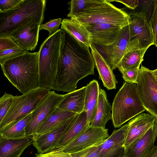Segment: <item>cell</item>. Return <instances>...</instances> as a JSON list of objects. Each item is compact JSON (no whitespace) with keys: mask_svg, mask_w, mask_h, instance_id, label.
I'll list each match as a JSON object with an SVG mask.
<instances>
[{"mask_svg":"<svg viewBox=\"0 0 157 157\" xmlns=\"http://www.w3.org/2000/svg\"><path fill=\"white\" fill-rule=\"evenodd\" d=\"M95 65L89 48L79 43L65 31L52 90L68 93L75 90L79 80L94 75Z\"/></svg>","mask_w":157,"mask_h":157,"instance_id":"cell-1","label":"cell"},{"mask_svg":"<svg viewBox=\"0 0 157 157\" xmlns=\"http://www.w3.org/2000/svg\"><path fill=\"white\" fill-rule=\"evenodd\" d=\"M1 66L4 75L22 94L39 87L38 52L27 51Z\"/></svg>","mask_w":157,"mask_h":157,"instance_id":"cell-2","label":"cell"},{"mask_svg":"<svg viewBox=\"0 0 157 157\" xmlns=\"http://www.w3.org/2000/svg\"><path fill=\"white\" fill-rule=\"evenodd\" d=\"M65 35L59 29L41 44L39 52V87L52 90Z\"/></svg>","mask_w":157,"mask_h":157,"instance_id":"cell-3","label":"cell"},{"mask_svg":"<svg viewBox=\"0 0 157 157\" xmlns=\"http://www.w3.org/2000/svg\"><path fill=\"white\" fill-rule=\"evenodd\" d=\"M46 2V0H25L17 9L0 13V36H10L31 22L42 24Z\"/></svg>","mask_w":157,"mask_h":157,"instance_id":"cell-4","label":"cell"},{"mask_svg":"<svg viewBox=\"0 0 157 157\" xmlns=\"http://www.w3.org/2000/svg\"><path fill=\"white\" fill-rule=\"evenodd\" d=\"M71 18L83 26L108 23L125 27L131 21L129 14L106 0H94L82 12Z\"/></svg>","mask_w":157,"mask_h":157,"instance_id":"cell-5","label":"cell"},{"mask_svg":"<svg viewBox=\"0 0 157 157\" xmlns=\"http://www.w3.org/2000/svg\"><path fill=\"white\" fill-rule=\"evenodd\" d=\"M145 110L139 96L136 84L126 82L116 94L112 106L113 127L119 128Z\"/></svg>","mask_w":157,"mask_h":157,"instance_id":"cell-6","label":"cell"},{"mask_svg":"<svg viewBox=\"0 0 157 157\" xmlns=\"http://www.w3.org/2000/svg\"><path fill=\"white\" fill-rule=\"evenodd\" d=\"M50 91L49 90L38 87L21 95L13 96L8 111L0 122V132L33 112Z\"/></svg>","mask_w":157,"mask_h":157,"instance_id":"cell-7","label":"cell"},{"mask_svg":"<svg viewBox=\"0 0 157 157\" xmlns=\"http://www.w3.org/2000/svg\"><path fill=\"white\" fill-rule=\"evenodd\" d=\"M129 24V40L126 53L134 51L147 49L154 44L151 23L144 12L131 13ZM125 53V54H126Z\"/></svg>","mask_w":157,"mask_h":157,"instance_id":"cell-8","label":"cell"},{"mask_svg":"<svg viewBox=\"0 0 157 157\" xmlns=\"http://www.w3.org/2000/svg\"><path fill=\"white\" fill-rule=\"evenodd\" d=\"M138 93L145 110L157 118V84L152 70L141 66L137 83Z\"/></svg>","mask_w":157,"mask_h":157,"instance_id":"cell-9","label":"cell"},{"mask_svg":"<svg viewBox=\"0 0 157 157\" xmlns=\"http://www.w3.org/2000/svg\"><path fill=\"white\" fill-rule=\"evenodd\" d=\"M65 94L50 91L48 95L32 112L31 120L25 128L26 136L34 135L41 125L58 107Z\"/></svg>","mask_w":157,"mask_h":157,"instance_id":"cell-10","label":"cell"},{"mask_svg":"<svg viewBox=\"0 0 157 157\" xmlns=\"http://www.w3.org/2000/svg\"><path fill=\"white\" fill-rule=\"evenodd\" d=\"M129 40V30L128 25L122 29L117 38L112 44L105 46H93L113 70L117 68L125 54Z\"/></svg>","mask_w":157,"mask_h":157,"instance_id":"cell-11","label":"cell"},{"mask_svg":"<svg viewBox=\"0 0 157 157\" xmlns=\"http://www.w3.org/2000/svg\"><path fill=\"white\" fill-rule=\"evenodd\" d=\"M109 136L108 129L90 125L71 142L57 151L71 154L76 152L91 147L100 145Z\"/></svg>","mask_w":157,"mask_h":157,"instance_id":"cell-12","label":"cell"},{"mask_svg":"<svg viewBox=\"0 0 157 157\" xmlns=\"http://www.w3.org/2000/svg\"><path fill=\"white\" fill-rule=\"evenodd\" d=\"M79 114L71 117L59 126L44 134L34 136L33 144L38 154H43L51 151L57 145L61 136L71 127Z\"/></svg>","mask_w":157,"mask_h":157,"instance_id":"cell-13","label":"cell"},{"mask_svg":"<svg viewBox=\"0 0 157 157\" xmlns=\"http://www.w3.org/2000/svg\"><path fill=\"white\" fill-rule=\"evenodd\" d=\"M128 123L114 130L110 136L99 146L100 157H121L124 153V144Z\"/></svg>","mask_w":157,"mask_h":157,"instance_id":"cell-14","label":"cell"},{"mask_svg":"<svg viewBox=\"0 0 157 157\" xmlns=\"http://www.w3.org/2000/svg\"><path fill=\"white\" fill-rule=\"evenodd\" d=\"M91 33V44L93 46H107L113 43L124 27L108 23L84 26Z\"/></svg>","mask_w":157,"mask_h":157,"instance_id":"cell-15","label":"cell"},{"mask_svg":"<svg viewBox=\"0 0 157 157\" xmlns=\"http://www.w3.org/2000/svg\"><path fill=\"white\" fill-rule=\"evenodd\" d=\"M157 137V123L153 125L144 134L124 148V157H141L155 146Z\"/></svg>","mask_w":157,"mask_h":157,"instance_id":"cell-16","label":"cell"},{"mask_svg":"<svg viewBox=\"0 0 157 157\" xmlns=\"http://www.w3.org/2000/svg\"><path fill=\"white\" fill-rule=\"evenodd\" d=\"M40 25L37 22H30L16 30L10 36L21 48L27 51L34 50L37 45Z\"/></svg>","mask_w":157,"mask_h":157,"instance_id":"cell-17","label":"cell"},{"mask_svg":"<svg viewBox=\"0 0 157 157\" xmlns=\"http://www.w3.org/2000/svg\"><path fill=\"white\" fill-rule=\"evenodd\" d=\"M155 118L151 114L143 113L134 117L128 122L124 148L144 134L154 124Z\"/></svg>","mask_w":157,"mask_h":157,"instance_id":"cell-18","label":"cell"},{"mask_svg":"<svg viewBox=\"0 0 157 157\" xmlns=\"http://www.w3.org/2000/svg\"><path fill=\"white\" fill-rule=\"evenodd\" d=\"M34 141L33 135L14 139L0 136V157H19Z\"/></svg>","mask_w":157,"mask_h":157,"instance_id":"cell-19","label":"cell"},{"mask_svg":"<svg viewBox=\"0 0 157 157\" xmlns=\"http://www.w3.org/2000/svg\"><path fill=\"white\" fill-rule=\"evenodd\" d=\"M91 52L95 65L104 86L108 90L116 89L118 83L113 70L103 57L91 44L90 45Z\"/></svg>","mask_w":157,"mask_h":157,"instance_id":"cell-20","label":"cell"},{"mask_svg":"<svg viewBox=\"0 0 157 157\" xmlns=\"http://www.w3.org/2000/svg\"><path fill=\"white\" fill-rule=\"evenodd\" d=\"M90 125L87 121V113L83 110L79 114L69 128L61 136L57 146L49 152L62 149L80 135Z\"/></svg>","mask_w":157,"mask_h":157,"instance_id":"cell-21","label":"cell"},{"mask_svg":"<svg viewBox=\"0 0 157 157\" xmlns=\"http://www.w3.org/2000/svg\"><path fill=\"white\" fill-rule=\"evenodd\" d=\"M112 107L105 91L100 87L98 106L96 114L90 125L105 129L107 122L111 119Z\"/></svg>","mask_w":157,"mask_h":157,"instance_id":"cell-22","label":"cell"},{"mask_svg":"<svg viewBox=\"0 0 157 157\" xmlns=\"http://www.w3.org/2000/svg\"><path fill=\"white\" fill-rule=\"evenodd\" d=\"M86 86L65 94L58 107L63 110L79 114L84 110Z\"/></svg>","mask_w":157,"mask_h":157,"instance_id":"cell-23","label":"cell"},{"mask_svg":"<svg viewBox=\"0 0 157 157\" xmlns=\"http://www.w3.org/2000/svg\"><path fill=\"white\" fill-rule=\"evenodd\" d=\"M61 29L79 43L90 48L91 33L77 21L71 18L64 19L62 21Z\"/></svg>","mask_w":157,"mask_h":157,"instance_id":"cell-24","label":"cell"},{"mask_svg":"<svg viewBox=\"0 0 157 157\" xmlns=\"http://www.w3.org/2000/svg\"><path fill=\"white\" fill-rule=\"evenodd\" d=\"M86 88L83 110L87 113V121L90 124L96 113L100 87L98 81L94 79L86 86Z\"/></svg>","mask_w":157,"mask_h":157,"instance_id":"cell-25","label":"cell"},{"mask_svg":"<svg viewBox=\"0 0 157 157\" xmlns=\"http://www.w3.org/2000/svg\"><path fill=\"white\" fill-rule=\"evenodd\" d=\"M76 114L57 107L39 127L33 136L41 135L51 131Z\"/></svg>","mask_w":157,"mask_h":157,"instance_id":"cell-26","label":"cell"},{"mask_svg":"<svg viewBox=\"0 0 157 157\" xmlns=\"http://www.w3.org/2000/svg\"><path fill=\"white\" fill-rule=\"evenodd\" d=\"M32 112L23 117L11 126L0 132V136L6 139H17L25 137V128L31 120Z\"/></svg>","mask_w":157,"mask_h":157,"instance_id":"cell-27","label":"cell"},{"mask_svg":"<svg viewBox=\"0 0 157 157\" xmlns=\"http://www.w3.org/2000/svg\"><path fill=\"white\" fill-rule=\"evenodd\" d=\"M147 49L138 50L126 53L121 59L117 68L121 71L140 67L141 63L144 60V56Z\"/></svg>","mask_w":157,"mask_h":157,"instance_id":"cell-28","label":"cell"},{"mask_svg":"<svg viewBox=\"0 0 157 157\" xmlns=\"http://www.w3.org/2000/svg\"><path fill=\"white\" fill-rule=\"evenodd\" d=\"M94 0H71L68 2L70 12L67 17L70 18L76 16L91 4Z\"/></svg>","mask_w":157,"mask_h":157,"instance_id":"cell-29","label":"cell"},{"mask_svg":"<svg viewBox=\"0 0 157 157\" xmlns=\"http://www.w3.org/2000/svg\"><path fill=\"white\" fill-rule=\"evenodd\" d=\"M13 96L5 92L0 98V122L3 119L11 106Z\"/></svg>","mask_w":157,"mask_h":157,"instance_id":"cell-30","label":"cell"},{"mask_svg":"<svg viewBox=\"0 0 157 157\" xmlns=\"http://www.w3.org/2000/svg\"><path fill=\"white\" fill-rule=\"evenodd\" d=\"M27 51L21 47L11 48L0 52V63L25 53Z\"/></svg>","mask_w":157,"mask_h":157,"instance_id":"cell-31","label":"cell"},{"mask_svg":"<svg viewBox=\"0 0 157 157\" xmlns=\"http://www.w3.org/2000/svg\"><path fill=\"white\" fill-rule=\"evenodd\" d=\"M25 0H0V13L10 11L18 8Z\"/></svg>","mask_w":157,"mask_h":157,"instance_id":"cell-32","label":"cell"},{"mask_svg":"<svg viewBox=\"0 0 157 157\" xmlns=\"http://www.w3.org/2000/svg\"><path fill=\"white\" fill-rule=\"evenodd\" d=\"M99 146L91 147L71 154L72 157H100Z\"/></svg>","mask_w":157,"mask_h":157,"instance_id":"cell-33","label":"cell"},{"mask_svg":"<svg viewBox=\"0 0 157 157\" xmlns=\"http://www.w3.org/2000/svg\"><path fill=\"white\" fill-rule=\"evenodd\" d=\"M140 67L124 70L120 72L122 75V77L125 82L136 84L138 78Z\"/></svg>","mask_w":157,"mask_h":157,"instance_id":"cell-34","label":"cell"},{"mask_svg":"<svg viewBox=\"0 0 157 157\" xmlns=\"http://www.w3.org/2000/svg\"><path fill=\"white\" fill-rule=\"evenodd\" d=\"M62 19L61 18L51 19L46 23L42 24L40 25V31L42 29L47 30L50 36L59 29V25L61 24Z\"/></svg>","mask_w":157,"mask_h":157,"instance_id":"cell-35","label":"cell"},{"mask_svg":"<svg viewBox=\"0 0 157 157\" xmlns=\"http://www.w3.org/2000/svg\"><path fill=\"white\" fill-rule=\"evenodd\" d=\"M19 47L18 44L10 36H0V52Z\"/></svg>","mask_w":157,"mask_h":157,"instance_id":"cell-36","label":"cell"},{"mask_svg":"<svg viewBox=\"0 0 157 157\" xmlns=\"http://www.w3.org/2000/svg\"><path fill=\"white\" fill-rule=\"evenodd\" d=\"M150 22L151 26L154 40V45L157 47V0L155 1L153 10Z\"/></svg>","mask_w":157,"mask_h":157,"instance_id":"cell-37","label":"cell"},{"mask_svg":"<svg viewBox=\"0 0 157 157\" xmlns=\"http://www.w3.org/2000/svg\"><path fill=\"white\" fill-rule=\"evenodd\" d=\"M34 157H72L71 153L61 151H55L43 154H36Z\"/></svg>","mask_w":157,"mask_h":157,"instance_id":"cell-38","label":"cell"},{"mask_svg":"<svg viewBox=\"0 0 157 157\" xmlns=\"http://www.w3.org/2000/svg\"><path fill=\"white\" fill-rule=\"evenodd\" d=\"M111 2L115 1L122 3L128 8L134 10L137 7L139 4L138 0H108Z\"/></svg>","mask_w":157,"mask_h":157,"instance_id":"cell-39","label":"cell"},{"mask_svg":"<svg viewBox=\"0 0 157 157\" xmlns=\"http://www.w3.org/2000/svg\"><path fill=\"white\" fill-rule=\"evenodd\" d=\"M141 157H157V145Z\"/></svg>","mask_w":157,"mask_h":157,"instance_id":"cell-40","label":"cell"},{"mask_svg":"<svg viewBox=\"0 0 157 157\" xmlns=\"http://www.w3.org/2000/svg\"><path fill=\"white\" fill-rule=\"evenodd\" d=\"M152 72L155 77V79L157 80V69L154 70H152Z\"/></svg>","mask_w":157,"mask_h":157,"instance_id":"cell-41","label":"cell"},{"mask_svg":"<svg viewBox=\"0 0 157 157\" xmlns=\"http://www.w3.org/2000/svg\"><path fill=\"white\" fill-rule=\"evenodd\" d=\"M156 118V122H157V118Z\"/></svg>","mask_w":157,"mask_h":157,"instance_id":"cell-42","label":"cell"},{"mask_svg":"<svg viewBox=\"0 0 157 157\" xmlns=\"http://www.w3.org/2000/svg\"><path fill=\"white\" fill-rule=\"evenodd\" d=\"M156 82L157 84V80L156 79Z\"/></svg>","mask_w":157,"mask_h":157,"instance_id":"cell-43","label":"cell"},{"mask_svg":"<svg viewBox=\"0 0 157 157\" xmlns=\"http://www.w3.org/2000/svg\"><path fill=\"white\" fill-rule=\"evenodd\" d=\"M124 157V156H122V157Z\"/></svg>","mask_w":157,"mask_h":157,"instance_id":"cell-44","label":"cell"}]
</instances>
